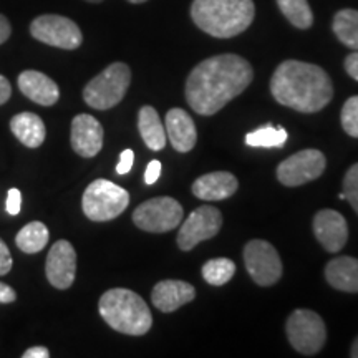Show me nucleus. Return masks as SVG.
I'll return each instance as SVG.
<instances>
[{
    "mask_svg": "<svg viewBox=\"0 0 358 358\" xmlns=\"http://www.w3.org/2000/svg\"><path fill=\"white\" fill-rule=\"evenodd\" d=\"M254 78L252 66L243 57L226 53L203 60L186 82V100L196 113L214 115L239 96Z\"/></svg>",
    "mask_w": 358,
    "mask_h": 358,
    "instance_id": "f257e3e1",
    "label": "nucleus"
},
{
    "mask_svg": "<svg viewBox=\"0 0 358 358\" xmlns=\"http://www.w3.org/2000/svg\"><path fill=\"white\" fill-rule=\"evenodd\" d=\"M271 92L280 105L301 113H317L332 100L334 85L320 66L287 60L272 75Z\"/></svg>",
    "mask_w": 358,
    "mask_h": 358,
    "instance_id": "f03ea898",
    "label": "nucleus"
},
{
    "mask_svg": "<svg viewBox=\"0 0 358 358\" xmlns=\"http://www.w3.org/2000/svg\"><path fill=\"white\" fill-rule=\"evenodd\" d=\"M256 7L252 0H194L191 17L206 34L231 38L252 24Z\"/></svg>",
    "mask_w": 358,
    "mask_h": 358,
    "instance_id": "7ed1b4c3",
    "label": "nucleus"
},
{
    "mask_svg": "<svg viewBox=\"0 0 358 358\" xmlns=\"http://www.w3.org/2000/svg\"><path fill=\"white\" fill-rule=\"evenodd\" d=\"M98 310L103 320L116 332L140 337L153 325L150 307L136 292L128 289H111L101 295Z\"/></svg>",
    "mask_w": 358,
    "mask_h": 358,
    "instance_id": "20e7f679",
    "label": "nucleus"
},
{
    "mask_svg": "<svg viewBox=\"0 0 358 358\" xmlns=\"http://www.w3.org/2000/svg\"><path fill=\"white\" fill-rule=\"evenodd\" d=\"M129 83H131L129 66L116 62L106 66L92 82H88L83 90V100L95 110H110L123 100Z\"/></svg>",
    "mask_w": 358,
    "mask_h": 358,
    "instance_id": "39448f33",
    "label": "nucleus"
},
{
    "mask_svg": "<svg viewBox=\"0 0 358 358\" xmlns=\"http://www.w3.org/2000/svg\"><path fill=\"white\" fill-rule=\"evenodd\" d=\"M129 204L127 189L108 179H96L83 192L82 208L85 216L92 221L105 222L118 217Z\"/></svg>",
    "mask_w": 358,
    "mask_h": 358,
    "instance_id": "423d86ee",
    "label": "nucleus"
},
{
    "mask_svg": "<svg viewBox=\"0 0 358 358\" xmlns=\"http://www.w3.org/2000/svg\"><path fill=\"white\" fill-rule=\"evenodd\" d=\"M289 342L302 355H317L325 345L327 330L320 315L307 308H299L290 313L285 325Z\"/></svg>",
    "mask_w": 358,
    "mask_h": 358,
    "instance_id": "0eeeda50",
    "label": "nucleus"
},
{
    "mask_svg": "<svg viewBox=\"0 0 358 358\" xmlns=\"http://www.w3.org/2000/svg\"><path fill=\"white\" fill-rule=\"evenodd\" d=\"M185 211L176 199L153 198L138 206L133 213V222L146 232H168L176 229Z\"/></svg>",
    "mask_w": 358,
    "mask_h": 358,
    "instance_id": "6e6552de",
    "label": "nucleus"
},
{
    "mask_svg": "<svg viewBox=\"0 0 358 358\" xmlns=\"http://www.w3.org/2000/svg\"><path fill=\"white\" fill-rule=\"evenodd\" d=\"M30 34L38 42L64 50H75L83 42L82 30L73 20L53 13L37 17L30 24Z\"/></svg>",
    "mask_w": 358,
    "mask_h": 358,
    "instance_id": "1a4fd4ad",
    "label": "nucleus"
},
{
    "mask_svg": "<svg viewBox=\"0 0 358 358\" xmlns=\"http://www.w3.org/2000/svg\"><path fill=\"white\" fill-rule=\"evenodd\" d=\"M244 264L257 285H274L282 275V261L275 248L267 241L254 239L244 248Z\"/></svg>",
    "mask_w": 358,
    "mask_h": 358,
    "instance_id": "9d476101",
    "label": "nucleus"
},
{
    "mask_svg": "<svg viewBox=\"0 0 358 358\" xmlns=\"http://www.w3.org/2000/svg\"><path fill=\"white\" fill-rule=\"evenodd\" d=\"M325 156L319 150L299 151L282 161L277 168V179L284 186H302L308 181L320 178L325 171Z\"/></svg>",
    "mask_w": 358,
    "mask_h": 358,
    "instance_id": "9b49d317",
    "label": "nucleus"
},
{
    "mask_svg": "<svg viewBox=\"0 0 358 358\" xmlns=\"http://www.w3.org/2000/svg\"><path fill=\"white\" fill-rule=\"evenodd\" d=\"M222 226V214L214 206H201L194 209L181 226L178 245L182 250H191L203 241L214 237Z\"/></svg>",
    "mask_w": 358,
    "mask_h": 358,
    "instance_id": "f8f14e48",
    "label": "nucleus"
},
{
    "mask_svg": "<svg viewBox=\"0 0 358 358\" xmlns=\"http://www.w3.org/2000/svg\"><path fill=\"white\" fill-rule=\"evenodd\" d=\"M47 279L55 289H70L77 274V252L69 241H57L45 264Z\"/></svg>",
    "mask_w": 358,
    "mask_h": 358,
    "instance_id": "ddd939ff",
    "label": "nucleus"
},
{
    "mask_svg": "<svg viewBox=\"0 0 358 358\" xmlns=\"http://www.w3.org/2000/svg\"><path fill=\"white\" fill-rule=\"evenodd\" d=\"M313 232L327 252H338L348 239L345 217L334 209H322L313 217Z\"/></svg>",
    "mask_w": 358,
    "mask_h": 358,
    "instance_id": "4468645a",
    "label": "nucleus"
},
{
    "mask_svg": "<svg viewBox=\"0 0 358 358\" xmlns=\"http://www.w3.org/2000/svg\"><path fill=\"white\" fill-rule=\"evenodd\" d=\"M103 127L92 115H78L71 122V148L83 158H93L103 148Z\"/></svg>",
    "mask_w": 358,
    "mask_h": 358,
    "instance_id": "2eb2a0df",
    "label": "nucleus"
},
{
    "mask_svg": "<svg viewBox=\"0 0 358 358\" xmlns=\"http://www.w3.org/2000/svg\"><path fill=\"white\" fill-rule=\"evenodd\" d=\"M196 290L191 284L182 280H161L155 285L151 301L161 312H174L185 303L194 301Z\"/></svg>",
    "mask_w": 358,
    "mask_h": 358,
    "instance_id": "dca6fc26",
    "label": "nucleus"
},
{
    "mask_svg": "<svg viewBox=\"0 0 358 358\" xmlns=\"http://www.w3.org/2000/svg\"><path fill=\"white\" fill-rule=\"evenodd\" d=\"M19 88L24 95L42 106L55 105L60 98L57 83L37 70H25L19 75Z\"/></svg>",
    "mask_w": 358,
    "mask_h": 358,
    "instance_id": "f3484780",
    "label": "nucleus"
},
{
    "mask_svg": "<svg viewBox=\"0 0 358 358\" xmlns=\"http://www.w3.org/2000/svg\"><path fill=\"white\" fill-rule=\"evenodd\" d=\"M166 136L171 141L173 148L179 153H187L194 148L196 141H198V131H196L194 122L181 108H173L168 111L166 115Z\"/></svg>",
    "mask_w": 358,
    "mask_h": 358,
    "instance_id": "a211bd4d",
    "label": "nucleus"
},
{
    "mask_svg": "<svg viewBox=\"0 0 358 358\" xmlns=\"http://www.w3.org/2000/svg\"><path fill=\"white\" fill-rule=\"evenodd\" d=\"M239 187L234 174L216 171L198 178L192 185V194L203 201H222L231 198Z\"/></svg>",
    "mask_w": 358,
    "mask_h": 358,
    "instance_id": "6ab92c4d",
    "label": "nucleus"
},
{
    "mask_svg": "<svg viewBox=\"0 0 358 358\" xmlns=\"http://www.w3.org/2000/svg\"><path fill=\"white\" fill-rule=\"evenodd\" d=\"M325 279L342 292H358V259L343 256L330 261L325 267Z\"/></svg>",
    "mask_w": 358,
    "mask_h": 358,
    "instance_id": "aec40b11",
    "label": "nucleus"
},
{
    "mask_svg": "<svg viewBox=\"0 0 358 358\" xmlns=\"http://www.w3.org/2000/svg\"><path fill=\"white\" fill-rule=\"evenodd\" d=\"M10 129L17 136V140L27 148L42 146L45 134H47L43 120L32 111H24V113L13 116L10 120Z\"/></svg>",
    "mask_w": 358,
    "mask_h": 358,
    "instance_id": "412c9836",
    "label": "nucleus"
},
{
    "mask_svg": "<svg viewBox=\"0 0 358 358\" xmlns=\"http://www.w3.org/2000/svg\"><path fill=\"white\" fill-rule=\"evenodd\" d=\"M138 129L145 145L153 151H161L166 146V129L161 123L158 111L153 106H143L138 115Z\"/></svg>",
    "mask_w": 358,
    "mask_h": 358,
    "instance_id": "4be33fe9",
    "label": "nucleus"
},
{
    "mask_svg": "<svg viewBox=\"0 0 358 358\" xmlns=\"http://www.w3.org/2000/svg\"><path fill=\"white\" fill-rule=\"evenodd\" d=\"M48 229L43 222L34 221L22 227L15 237L17 248L25 254H37L48 244Z\"/></svg>",
    "mask_w": 358,
    "mask_h": 358,
    "instance_id": "5701e85b",
    "label": "nucleus"
},
{
    "mask_svg": "<svg viewBox=\"0 0 358 358\" xmlns=\"http://www.w3.org/2000/svg\"><path fill=\"white\" fill-rule=\"evenodd\" d=\"M334 32L345 47L358 50V10L343 8L335 13Z\"/></svg>",
    "mask_w": 358,
    "mask_h": 358,
    "instance_id": "b1692460",
    "label": "nucleus"
},
{
    "mask_svg": "<svg viewBox=\"0 0 358 358\" xmlns=\"http://www.w3.org/2000/svg\"><path fill=\"white\" fill-rule=\"evenodd\" d=\"M280 12L287 17L290 24L306 30L313 24V13L307 0H277Z\"/></svg>",
    "mask_w": 358,
    "mask_h": 358,
    "instance_id": "393cba45",
    "label": "nucleus"
},
{
    "mask_svg": "<svg viewBox=\"0 0 358 358\" xmlns=\"http://www.w3.org/2000/svg\"><path fill=\"white\" fill-rule=\"evenodd\" d=\"M285 141H287V131L274 128L272 124L245 134V145L252 148H282Z\"/></svg>",
    "mask_w": 358,
    "mask_h": 358,
    "instance_id": "a878e982",
    "label": "nucleus"
},
{
    "mask_svg": "<svg viewBox=\"0 0 358 358\" xmlns=\"http://www.w3.org/2000/svg\"><path fill=\"white\" fill-rule=\"evenodd\" d=\"M203 277L208 284L211 285H224L227 284L236 274V264L231 259L217 257L211 259L203 266Z\"/></svg>",
    "mask_w": 358,
    "mask_h": 358,
    "instance_id": "bb28decb",
    "label": "nucleus"
},
{
    "mask_svg": "<svg viewBox=\"0 0 358 358\" xmlns=\"http://www.w3.org/2000/svg\"><path fill=\"white\" fill-rule=\"evenodd\" d=\"M342 127L345 133L352 138H358V95L348 98L342 108Z\"/></svg>",
    "mask_w": 358,
    "mask_h": 358,
    "instance_id": "cd10ccee",
    "label": "nucleus"
},
{
    "mask_svg": "<svg viewBox=\"0 0 358 358\" xmlns=\"http://www.w3.org/2000/svg\"><path fill=\"white\" fill-rule=\"evenodd\" d=\"M343 194L350 206L358 214V163L348 169L343 179Z\"/></svg>",
    "mask_w": 358,
    "mask_h": 358,
    "instance_id": "c85d7f7f",
    "label": "nucleus"
},
{
    "mask_svg": "<svg viewBox=\"0 0 358 358\" xmlns=\"http://www.w3.org/2000/svg\"><path fill=\"white\" fill-rule=\"evenodd\" d=\"M6 208H7V213L10 214V216H17V214L20 213V208H22V194H20L19 189H15V187H13V189L8 191Z\"/></svg>",
    "mask_w": 358,
    "mask_h": 358,
    "instance_id": "c756f323",
    "label": "nucleus"
},
{
    "mask_svg": "<svg viewBox=\"0 0 358 358\" xmlns=\"http://www.w3.org/2000/svg\"><path fill=\"white\" fill-rule=\"evenodd\" d=\"M12 268V256H10V250L3 243L2 239H0V275H6L10 272Z\"/></svg>",
    "mask_w": 358,
    "mask_h": 358,
    "instance_id": "7c9ffc66",
    "label": "nucleus"
},
{
    "mask_svg": "<svg viewBox=\"0 0 358 358\" xmlns=\"http://www.w3.org/2000/svg\"><path fill=\"white\" fill-rule=\"evenodd\" d=\"M133 161H134V153L131 150H124L122 156H120V163L116 166V173L118 174H128L133 168Z\"/></svg>",
    "mask_w": 358,
    "mask_h": 358,
    "instance_id": "2f4dec72",
    "label": "nucleus"
},
{
    "mask_svg": "<svg viewBox=\"0 0 358 358\" xmlns=\"http://www.w3.org/2000/svg\"><path fill=\"white\" fill-rule=\"evenodd\" d=\"M161 174V163L158 159H153L150 164H148L146 173H145V182L146 185H155L158 181Z\"/></svg>",
    "mask_w": 358,
    "mask_h": 358,
    "instance_id": "473e14b6",
    "label": "nucleus"
},
{
    "mask_svg": "<svg viewBox=\"0 0 358 358\" xmlns=\"http://www.w3.org/2000/svg\"><path fill=\"white\" fill-rule=\"evenodd\" d=\"M345 70L353 80L358 82V50L350 53V55L345 58Z\"/></svg>",
    "mask_w": 358,
    "mask_h": 358,
    "instance_id": "72a5a7b5",
    "label": "nucleus"
},
{
    "mask_svg": "<svg viewBox=\"0 0 358 358\" xmlns=\"http://www.w3.org/2000/svg\"><path fill=\"white\" fill-rule=\"evenodd\" d=\"M17 299L15 290H13L10 285L0 282V303H10Z\"/></svg>",
    "mask_w": 358,
    "mask_h": 358,
    "instance_id": "f704fd0d",
    "label": "nucleus"
},
{
    "mask_svg": "<svg viewBox=\"0 0 358 358\" xmlns=\"http://www.w3.org/2000/svg\"><path fill=\"white\" fill-rule=\"evenodd\" d=\"M24 358H48L50 357V352L45 347H30L24 352Z\"/></svg>",
    "mask_w": 358,
    "mask_h": 358,
    "instance_id": "c9c22d12",
    "label": "nucleus"
},
{
    "mask_svg": "<svg viewBox=\"0 0 358 358\" xmlns=\"http://www.w3.org/2000/svg\"><path fill=\"white\" fill-rule=\"evenodd\" d=\"M12 95V87H10V82L6 77H2L0 75V105H3V103H7L8 98Z\"/></svg>",
    "mask_w": 358,
    "mask_h": 358,
    "instance_id": "e433bc0d",
    "label": "nucleus"
},
{
    "mask_svg": "<svg viewBox=\"0 0 358 358\" xmlns=\"http://www.w3.org/2000/svg\"><path fill=\"white\" fill-rule=\"evenodd\" d=\"M12 34V27H10V22H8L6 17L0 13V45L3 42H7L8 37H10Z\"/></svg>",
    "mask_w": 358,
    "mask_h": 358,
    "instance_id": "4c0bfd02",
    "label": "nucleus"
},
{
    "mask_svg": "<svg viewBox=\"0 0 358 358\" xmlns=\"http://www.w3.org/2000/svg\"><path fill=\"white\" fill-rule=\"evenodd\" d=\"M350 357H353V358H358V337H357V340H355V342H353V345H352Z\"/></svg>",
    "mask_w": 358,
    "mask_h": 358,
    "instance_id": "58836bf2",
    "label": "nucleus"
},
{
    "mask_svg": "<svg viewBox=\"0 0 358 358\" xmlns=\"http://www.w3.org/2000/svg\"><path fill=\"white\" fill-rule=\"evenodd\" d=\"M128 2H131V3H143V2H146V0H128Z\"/></svg>",
    "mask_w": 358,
    "mask_h": 358,
    "instance_id": "ea45409f",
    "label": "nucleus"
},
{
    "mask_svg": "<svg viewBox=\"0 0 358 358\" xmlns=\"http://www.w3.org/2000/svg\"><path fill=\"white\" fill-rule=\"evenodd\" d=\"M87 2H92V3H98V2H103V0H87Z\"/></svg>",
    "mask_w": 358,
    "mask_h": 358,
    "instance_id": "a19ab883",
    "label": "nucleus"
}]
</instances>
